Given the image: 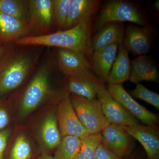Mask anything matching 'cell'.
Instances as JSON below:
<instances>
[{"mask_svg":"<svg viewBox=\"0 0 159 159\" xmlns=\"http://www.w3.org/2000/svg\"><path fill=\"white\" fill-rule=\"evenodd\" d=\"M0 58V100L7 99L33 73L43 51L40 46H11Z\"/></svg>","mask_w":159,"mask_h":159,"instance_id":"1","label":"cell"},{"mask_svg":"<svg viewBox=\"0 0 159 159\" xmlns=\"http://www.w3.org/2000/svg\"><path fill=\"white\" fill-rule=\"evenodd\" d=\"M95 18L86 20L77 25L39 36H25L13 43L22 46H40L69 49L82 53L91 59L92 29Z\"/></svg>","mask_w":159,"mask_h":159,"instance_id":"2","label":"cell"},{"mask_svg":"<svg viewBox=\"0 0 159 159\" xmlns=\"http://www.w3.org/2000/svg\"><path fill=\"white\" fill-rule=\"evenodd\" d=\"M54 61L46 60L37 66L31 80L21 95L19 102V116L26 118L50 97L63 93H55L51 88V76L54 66Z\"/></svg>","mask_w":159,"mask_h":159,"instance_id":"3","label":"cell"},{"mask_svg":"<svg viewBox=\"0 0 159 159\" xmlns=\"http://www.w3.org/2000/svg\"><path fill=\"white\" fill-rule=\"evenodd\" d=\"M128 22L139 26L149 24L148 15L139 4L133 1L111 0L104 3L95 18L92 34L108 23Z\"/></svg>","mask_w":159,"mask_h":159,"instance_id":"4","label":"cell"},{"mask_svg":"<svg viewBox=\"0 0 159 159\" xmlns=\"http://www.w3.org/2000/svg\"><path fill=\"white\" fill-rule=\"evenodd\" d=\"M54 27L53 0H29L26 36L50 34Z\"/></svg>","mask_w":159,"mask_h":159,"instance_id":"5","label":"cell"},{"mask_svg":"<svg viewBox=\"0 0 159 159\" xmlns=\"http://www.w3.org/2000/svg\"><path fill=\"white\" fill-rule=\"evenodd\" d=\"M70 97L77 117L89 133H101L108 122L97 98L88 99L74 94Z\"/></svg>","mask_w":159,"mask_h":159,"instance_id":"6","label":"cell"},{"mask_svg":"<svg viewBox=\"0 0 159 159\" xmlns=\"http://www.w3.org/2000/svg\"><path fill=\"white\" fill-rule=\"evenodd\" d=\"M57 108L56 116L61 136H73L82 139L89 134L77 117L69 93L58 101Z\"/></svg>","mask_w":159,"mask_h":159,"instance_id":"7","label":"cell"},{"mask_svg":"<svg viewBox=\"0 0 159 159\" xmlns=\"http://www.w3.org/2000/svg\"><path fill=\"white\" fill-rule=\"evenodd\" d=\"M97 98L100 102L102 113L108 123L122 126L139 125L138 119L114 99L105 87L99 91Z\"/></svg>","mask_w":159,"mask_h":159,"instance_id":"8","label":"cell"},{"mask_svg":"<svg viewBox=\"0 0 159 159\" xmlns=\"http://www.w3.org/2000/svg\"><path fill=\"white\" fill-rule=\"evenodd\" d=\"M107 89L114 99L145 125H157L158 123L157 115L137 102L122 84L109 85Z\"/></svg>","mask_w":159,"mask_h":159,"instance_id":"9","label":"cell"},{"mask_svg":"<svg viewBox=\"0 0 159 159\" xmlns=\"http://www.w3.org/2000/svg\"><path fill=\"white\" fill-rule=\"evenodd\" d=\"M102 143L122 157H128L134 147L133 138L123 126L108 123L101 132Z\"/></svg>","mask_w":159,"mask_h":159,"instance_id":"10","label":"cell"},{"mask_svg":"<svg viewBox=\"0 0 159 159\" xmlns=\"http://www.w3.org/2000/svg\"><path fill=\"white\" fill-rule=\"evenodd\" d=\"M153 29L150 24L145 26L129 24L125 28L123 44L134 55H146L152 46Z\"/></svg>","mask_w":159,"mask_h":159,"instance_id":"11","label":"cell"},{"mask_svg":"<svg viewBox=\"0 0 159 159\" xmlns=\"http://www.w3.org/2000/svg\"><path fill=\"white\" fill-rule=\"evenodd\" d=\"M55 59L57 68L66 77L80 75L92 70L91 60L77 51L57 48Z\"/></svg>","mask_w":159,"mask_h":159,"instance_id":"12","label":"cell"},{"mask_svg":"<svg viewBox=\"0 0 159 159\" xmlns=\"http://www.w3.org/2000/svg\"><path fill=\"white\" fill-rule=\"evenodd\" d=\"M104 82L92 71L77 76L66 77L68 93L88 99H97L100 90L104 87Z\"/></svg>","mask_w":159,"mask_h":159,"instance_id":"13","label":"cell"},{"mask_svg":"<svg viewBox=\"0 0 159 159\" xmlns=\"http://www.w3.org/2000/svg\"><path fill=\"white\" fill-rule=\"evenodd\" d=\"M128 134L144 148L148 159H159V134L157 125L123 126Z\"/></svg>","mask_w":159,"mask_h":159,"instance_id":"14","label":"cell"},{"mask_svg":"<svg viewBox=\"0 0 159 159\" xmlns=\"http://www.w3.org/2000/svg\"><path fill=\"white\" fill-rule=\"evenodd\" d=\"M100 4L99 0H72L64 30L73 28L86 20L96 18Z\"/></svg>","mask_w":159,"mask_h":159,"instance_id":"15","label":"cell"},{"mask_svg":"<svg viewBox=\"0 0 159 159\" xmlns=\"http://www.w3.org/2000/svg\"><path fill=\"white\" fill-rule=\"evenodd\" d=\"M124 23L110 22L102 26L92 37L93 51L113 44L123 43L125 35Z\"/></svg>","mask_w":159,"mask_h":159,"instance_id":"16","label":"cell"},{"mask_svg":"<svg viewBox=\"0 0 159 159\" xmlns=\"http://www.w3.org/2000/svg\"><path fill=\"white\" fill-rule=\"evenodd\" d=\"M119 45H111L93 51L91 57L92 71L104 81H107L116 57Z\"/></svg>","mask_w":159,"mask_h":159,"instance_id":"17","label":"cell"},{"mask_svg":"<svg viewBox=\"0 0 159 159\" xmlns=\"http://www.w3.org/2000/svg\"><path fill=\"white\" fill-rule=\"evenodd\" d=\"M39 136L43 146L47 150H53L58 147L62 136L55 111L49 112L44 117L39 129Z\"/></svg>","mask_w":159,"mask_h":159,"instance_id":"18","label":"cell"},{"mask_svg":"<svg viewBox=\"0 0 159 159\" xmlns=\"http://www.w3.org/2000/svg\"><path fill=\"white\" fill-rule=\"evenodd\" d=\"M158 80L157 67L150 56L140 55L131 61V82L137 84L143 81L157 82Z\"/></svg>","mask_w":159,"mask_h":159,"instance_id":"19","label":"cell"},{"mask_svg":"<svg viewBox=\"0 0 159 159\" xmlns=\"http://www.w3.org/2000/svg\"><path fill=\"white\" fill-rule=\"evenodd\" d=\"M131 74V61L129 51L123 43L118 47L116 57L107 82L109 85L122 84L129 80Z\"/></svg>","mask_w":159,"mask_h":159,"instance_id":"20","label":"cell"},{"mask_svg":"<svg viewBox=\"0 0 159 159\" xmlns=\"http://www.w3.org/2000/svg\"><path fill=\"white\" fill-rule=\"evenodd\" d=\"M26 35V25L0 11V42L9 44Z\"/></svg>","mask_w":159,"mask_h":159,"instance_id":"21","label":"cell"},{"mask_svg":"<svg viewBox=\"0 0 159 159\" xmlns=\"http://www.w3.org/2000/svg\"><path fill=\"white\" fill-rule=\"evenodd\" d=\"M33 156V147L27 134L20 132L10 138L5 159H31Z\"/></svg>","mask_w":159,"mask_h":159,"instance_id":"22","label":"cell"},{"mask_svg":"<svg viewBox=\"0 0 159 159\" xmlns=\"http://www.w3.org/2000/svg\"><path fill=\"white\" fill-rule=\"evenodd\" d=\"M0 11L17 19L27 26L29 0H0Z\"/></svg>","mask_w":159,"mask_h":159,"instance_id":"23","label":"cell"},{"mask_svg":"<svg viewBox=\"0 0 159 159\" xmlns=\"http://www.w3.org/2000/svg\"><path fill=\"white\" fill-rule=\"evenodd\" d=\"M81 145V139L73 136L62 137L56 148L55 159H77Z\"/></svg>","mask_w":159,"mask_h":159,"instance_id":"24","label":"cell"},{"mask_svg":"<svg viewBox=\"0 0 159 159\" xmlns=\"http://www.w3.org/2000/svg\"><path fill=\"white\" fill-rule=\"evenodd\" d=\"M102 141L101 133L89 134L81 139L77 159H96V151Z\"/></svg>","mask_w":159,"mask_h":159,"instance_id":"25","label":"cell"},{"mask_svg":"<svg viewBox=\"0 0 159 159\" xmlns=\"http://www.w3.org/2000/svg\"><path fill=\"white\" fill-rule=\"evenodd\" d=\"M72 0H53L55 27L57 31L65 29Z\"/></svg>","mask_w":159,"mask_h":159,"instance_id":"26","label":"cell"},{"mask_svg":"<svg viewBox=\"0 0 159 159\" xmlns=\"http://www.w3.org/2000/svg\"><path fill=\"white\" fill-rule=\"evenodd\" d=\"M132 97L145 101L156 108L159 109V95L140 83L137 84L134 89L130 91Z\"/></svg>","mask_w":159,"mask_h":159,"instance_id":"27","label":"cell"},{"mask_svg":"<svg viewBox=\"0 0 159 159\" xmlns=\"http://www.w3.org/2000/svg\"><path fill=\"white\" fill-rule=\"evenodd\" d=\"M9 101L0 100V131L8 128L11 119Z\"/></svg>","mask_w":159,"mask_h":159,"instance_id":"28","label":"cell"},{"mask_svg":"<svg viewBox=\"0 0 159 159\" xmlns=\"http://www.w3.org/2000/svg\"><path fill=\"white\" fill-rule=\"evenodd\" d=\"M11 130L9 127L0 131V159H5Z\"/></svg>","mask_w":159,"mask_h":159,"instance_id":"29","label":"cell"},{"mask_svg":"<svg viewBox=\"0 0 159 159\" xmlns=\"http://www.w3.org/2000/svg\"><path fill=\"white\" fill-rule=\"evenodd\" d=\"M96 159H124L107 148L102 143L96 151Z\"/></svg>","mask_w":159,"mask_h":159,"instance_id":"30","label":"cell"},{"mask_svg":"<svg viewBox=\"0 0 159 159\" xmlns=\"http://www.w3.org/2000/svg\"><path fill=\"white\" fill-rule=\"evenodd\" d=\"M8 45L9 44H5L0 42V58L6 51V48Z\"/></svg>","mask_w":159,"mask_h":159,"instance_id":"31","label":"cell"},{"mask_svg":"<svg viewBox=\"0 0 159 159\" xmlns=\"http://www.w3.org/2000/svg\"><path fill=\"white\" fill-rule=\"evenodd\" d=\"M38 159H55L54 157L51 156L47 153H43L40 156Z\"/></svg>","mask_w":159,"mask_h":159,"instance_id":"32","label":"cell"},{"mask_svg":"<svg viewBox=\"0 0 159 159\" xmlns=\"http://www.w3.org/2000/svg\"><path fill=\"white\" fill-rule=\"evenodd\" d=\"M154 8L157 12H159V0L156 1L153 5Z\"/></svg>","mask_w":159,"mask_h":159,"instance_id":"33","label":"cell"},{"mask_svg":"<svg viewBox=\"0 0 159 159\" xmlns=\"http://www.w3.org/2000/svg\"><path fill=\"white\" fill-rule=\"evenodd\" d=\"M129 159H140L136 158H133V157H132V158H130Z\"/></svg>","mask_w":159,"mask_h":159,"instance_id":"34","label":"cell"}]
</instances>
